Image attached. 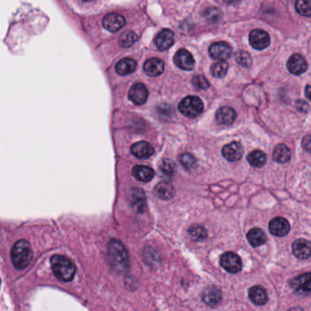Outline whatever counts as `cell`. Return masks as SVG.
I'll return each instance as SVG.
<instances>
[{
	"mask_svg": "<svg viewBox=\"0 0 311 311\" xmlns=\"http://www.w3.org/2000/svg\"><path fill=\"white\" fill-rule=\"evenodd\" d=\"M108 257L110 264L114 271L123 274L128 270L130 267L128 253L124 244L117 239H112L108 245Z\"/></svg>",
	"mask_w": 311,
	"mask_h": 311,
	"instance_id": "obj_1",
	"label": "cell"
},
{
	"mask_svg": "<svg viewBox=\"0 0 311 311\" xmlns=\"http://www.w3.org/2000/svg\"><path fill=\"white\" fill-rule=\"evenodd\" d=\"M33 257V252L30 243L20 239L11 249V260L17 269H24L28 267Z\"/></svg>",
	"mask_w": 311,
	"mask_h": 311,
	"instance_id": "obj_2",
	"label": "cell"
},
{
	"mask_svg": "<svg viewBox=\"0 0 311 311\" xmlns=\"http://www.w3.org/2000/svg\"><path fill=\"white\" fill-rule=\"evenodd\" d=\"M55 276L65 282L71 281L76 273V267L70 259L64 256L55 255L50 259Z\"/></svg>",
	"mask_w": 311,
	"mask_h": 311,
	"instance_id": "obj_3",
	"label": "cell"
},
{
	"mask_svg": "<svg viewBox=\"0 0 311 311\" xmlns=\"http://www.w3.org/2000/svg\"><path fill=\"white\" fill-rule=\"evenodd\" d=\"M178 109L181 114L189 118H196L202 114L203 103L196 96H188L179 103Z\"/></svg>",
	"mask_w": 311,
	"mask_h": 311,
	"instance_id": "obj_4",
	"label": "cell"
},
{
	"mask_svg": "<svg viewBox=\"0 0 311 311\" xmlns=\"http://www.w3.org/2000/svg\"><path fill=\"white\" fill-rule=\"evenodd\" d=\"M221 267L231 274H237L242 269V260L236 253L227 252L220 259Z\"/></svg>",
	"mask_w": 311,
	"mask_h": 311,
	"instance_id": "obj_5",
	"label": "cell"
},
{
	"mask_svg": "<svg viewBox=\"0 0 311 311\" xmlns=\"http://www.w3.org/2000/svg\"><path fill=\"white\" fill-rule=\"evenodd\" d=\"M249 42L255 50H265L270 44V37L265 30H254L249 35Z\"/></svg>",
	"mask_w": 311,
	"mask_h": 311,
	"instance_id": "obj_6",
	"label": "cell"
},
{
	"mask_svg": "<svg viewBox=\"0 0 311 311\" xmlns=\"http://www.w3.org/2000/svg\"><path fill=\"white\" fill-rule=\"evenodd\" d=\"M232 53V49L230 45L227 42H216L213 43L209 48V54L211 58L220 61H224L228 59Z\"/></svg>",
	"mask_w": 311,
	"mask_h": 311,
	"instance_id": "obj_7",
	"label": "cell"
},
{
	"mask_svg": "<svg viewBox=\"0 0 311 311\" xmlns=\"http://www.w3.org/2000/svg\"><path fill=\"white\" fill-rule=\"evenodd\" d=\"M291 287L294 291L299 295H309L311 290L310 273H306L294 278L291 281Z\"/></svg>",
	"mask_w": 311,
	"mask_h": 311,
	"instance_id": "obj_8",
	"label": "cell"
},
{
	"mask_svg": "<svg viewBox=\"0 0 311 311\" xmlns=\"http://www.w3.org/2000/svg\"><path fill=\"white\" fill-rule=\"evenodd\" d=\"M174 64L179 67L180 69H184V70H191L194 68L195 61L193 59L192 54L184 49H181L178 50L177 52L174 55L173 58Z\"/></svg>",
	"mask_w": 311,
	"mask_h": 311,
	"instance_id": "obj_9",
	"label": "cell"
},
{
	"mask_svg": "<svg viewBox=\"0 0 311 311\" xmlns=\"http://www.w3.org/2000/svg\"><path fill=\"white\" fill-rule=\"evenodd\" d=\"M148 89L143 83H135L129 90V99L136 105L145 103L148 99Z\"/></svg>",
	"mask_w": 311,
	"mask_h": 311,
	"instance_id": "obj_10",
	"label": "cell"
},
{
	"mask_svg": "<svg viewBox=\"0 0 311 311\" xmlns=\"http://www.w3.org/2000/svg\"><path fill=\"white\" fill-rule=\"evenodd\" d=\"M102 25L105 30H109L111 32H117L125 25V19L124 16L120 15L118 13H110L104 17Z\"/></svg>",
	"mask_w": 311,
	"mask_h": 311,
	"instance_id": "obj_11",
	"label": "cell"
},
{
	"mask_svg": "<svg viewBox=\"0 0 311 311\" xmlns=\"http://www.w3.org/2000/svg\"><path fill=\"white\" fill-rule=\"evenodd\" d=\"M269 231L276 237H284L289 232L290 225L286 218H275L269 222Z\"/></svg>",
	"mask_w": 311,
	"mask_h": 311,
	"instance_id": "obj_12",
	"label": "cell"
},
{
	"mask_svg": "<svg viewBox=\"0 0 311 311\" xmlns=\"http://www.w3.org/2000/svg\"><path fill=\"white\" fill-rule=\"evenodd\" d=\"M243 153L242 145L237 142L228 143L222 149L223 156L229 162H237L240 160L242 158Z\"/></svg>",
	"mask_w": 311,
	"mask_h": 311,
	"instance_id": "obj_13",
	"label": "cell"
},
{
	"mask_svg": "<svg viewBox=\"0 0 311 311\" xmlns=\"http://www.w3.org/2000/svg\"><path fill=\"white\" fill-rule=\"evenodd\" d=\"M202 301L210 306H217L222 300V293L217 286H208L202 294Z\"/></svg>",
	"mask_w": 311,
	"mask_h": 311,
	"instance_id": "obj_14",
	"label": "cell"
},
{
	"mask_svg": "<svg viewBox=\"0 0 311 311\" xmlns=\"http://www.w3.org/2000/svg\"><path fill=\"white\" fill-rule=\"evenodd\" d=\"M154 42H155L156 48L159 50L163 51V50H168L173 46V42H174V34L172 30L165 29V30H162L156 36Z\"/></svg>",
	"mask_w": 311,
	"mask_h": 311,
	"instance_id": "obj_15",
	"label": "cell"
},
{
	"mask_svg": "<svg viewBox=\"0 0 311 311\" xmlns=\"http://www.w3.org/2000/svg\"><path fill=\"white\" fill-rule=\"evenodd\" d=\"M287 69L291 72L292 74L300 75L304 73L307 69V63L306 59L301 55H292L290 59L287 61Z\"/></svg>",
	"mask_w": 311,
	"mask_h": 311,
	"instance_id": "obj_16",
	"label": "cell"
},
{
	"mask_svg": "<svg viewBox=\"0 0 311 311\" xmlns=\"http://www.w3.org/2000/svg\"><path fill=\"white\" fill-rule=\"evenodd\" d=\"M292 251L294 256L298 259L306 260L310 257V243L303 238L297 239L292 245Z\"/></svg>",
	"mask_w": 311,
	"mask_h": 311,
	"instance_id": "obj_17",
	"label": "cell"
},
{
	"mask_svg": "<svg viewBox=\"0 0 311 311\" xmlns=\"http://www.w3.org/2000/svg\"><path fill=\"white\" fill-rule=\"evenodd\" d=\"M143 70L148 76L156 77L163 73L164 70V62L158 58L147 59L143 65Z\"/></svg>",
	"mask_w": 311,
	"mask_h": 311,
	"instance_id": "obj_18",
	"label": "cell"
},
{
	"mask_svg": "<svg viewBox=\"0 0 311 311\" xmlns=\"http://www.w3.org/2000/svg\"><path fill=\"white\" fill-rule=\"evenodd\" d=\"M131 153H133L135 157L139 159H147L151 157L154 153L153 146L147 142H138L134 143L131 148Z\"/></svg>",
	"mask_w": 311,
	"mask_h": 311,
	"instance_id": "obj_19",
	"label": "cell"
},
{
	"mask_svg": "<svg viewBox=\"0 0 311 311\" xmlns=\"http://www.w3.org/2000/svg\"><path fill=\"white\" fill-rule=\"evenodd\" d=\"M131 203L136 212L143 213L146 209L145 193L140 188H134L131 192Z\"/></svg>",
	"mask_w": 311,
	"mask_h": 311,
	"instance_id": "obj_20",
	"label": "cell"
},
{
	"mask_svg": "<svg viewBox=\"0 0 311 311\" xmlns=\"http://www.w3.org/2000/svg\"><path fill=\"white\" fill-rule=\"evenodd\" d=\"M216 119L219 124L230 125L236 121L237 113L230 107H222L217 112Z\"/></svg>",
	"mask_w": 311,
	"mask_h": 311,
	"instance_id": "obj_21",
	"label": "cell"
},
{
	"mask_svg": "<svg viewBox=\"0 0 311 311\" xmlns=\"http://www.w3.org/2000/svg\"><path fill=\"white\" fill-rule=\"evenodd\" d=\"M248 296L250 300L256 305H265L268 300L266 289L261 286H254L249 289Z\"/></svg>",
	"mask_w": 311,
	"mask_h": 311,
	"instance_id": "obj_22",
	"label": "cell"
},
{
	"mask_svg": "<svg viewBox=\"0 0 311 311\" xmlns=\"http://www.w3.org/2000/svg\"><path fill=\"white\" fill-rule=\"evenodd\" d=\"M133 175L140 182L148 183L151 180H153L154 171L145 165H136L133 169Z\"/></svg>",
	"mask_w": 311,
	"mask_h": 311,
	"instance_id": "obj_23",
	"label": "cell"
},
{
	"mask_svg": "<svg viewBox=\"0 0 311 311\" xmlns=\"http://www.w3.org/2000/svg\"><path fill=\"white\" fill-rule=\"evenodd\" d=\"M247 240L253 247H260L267 241V236L260 228L256 227L247 233Z\"/></svg>",
	"mask_w": 311,
	"mask_h": 311,
	"instance_id": "obj_24",
	"label": "cell"
},
{
	"mask_svg": "<svg viewBox=\"0 0 311 311\" xmlns=\"http://www.w3.org/2000/svg\"><path fill=\"white\" fill-rule=\"evenodd\" d=\"M136 66H137V63L134 59L125 58V59H121L120 61H118V63L116 64V67H115V69H116L118 74L125 76V75L133 73L134 70L136 69Z\"/></svg>",
	"mask_w": 311,
	"mask_h": 311,
	"instance_id": "obj_25",
	"label": "cell"
},
{
	"mask_svg": "<svg viewBox=\"0 0 311 311\" xmlns=\"http://www.w3.org/2000/svg\"><path fill=\"white\" fill-rule=\"evenodd\" d=\"M291 158L290 150L285 144H278L273 152V159L278 163H286Z\"/></svg>",
	"mask_w": 311,
	"mask_h": 311,
	"instance_id": "obj_26",
	"label": "cell"
},
{
	"mask_svg": "<svg viewBox=\"0 0 311 311\" xmlns=\"http://www.w3.org/2000/svg\"><path fill=\"white\" fill-rule=\"evenodd\" d=\"M155 193L159 198L163 200H170L174 195V189L171 183L162 182L155 187Z\"/></svg>",
	"mask_w": 311,
	"mask_h": 311,
	"instance_id": "obj_27",
	"label": "cell"
},
{
	"mask_svg": "<svg viewBox=\"0 0 311 311\" xmlns=\"http://www.w3.org/2000/svg\"><path fill=\"white\" fill-rule=\"evenodd\" d=\"M247 161L254 167H262L267 162L266 154L259 150H255L247 155Z\"/></svg>",
	"mask_w": 311,
	"mask_h": 311,
	"instance_id": "obj_28",
	"label": "cell"
},
{
	"mask_svg": "<svg viewBox=\"0 0 311 311\" xmlns=\"http://www.w3.org/2000/svg\"><path fill=\"white\" fill-rule=\"evenodd\" d=\"M228 70V64L226 61H218L214 63L211 67V73L215 78L222 79L227 75Z\"/></svg>",
	"mask_w": 311,
	"mask_h": 311,
	"instance_id": "obj_29",
	"label": "cell"
},
{
	"mask_svg": "<svg viewBox=\"0 0 311 311\" xmlns=\"http://www.w3.org/2000/svg\"><path fill=\"white\" fill-rule=\"evenodd\" d=\"M138 40V36L134 33V31H126L122 34L119 43L124 48L132 47Z\"/></svg>",
	"mask_w": 311,
	"mask_h": 311,
	"instance_id": "obj_30",
	"label": "cell"
},
{
	"mask_svg": "<svg viewBox=\"0 0 311 311\" xmlns=\"http://www.w3.org/2000/svg\"><path fill=\"white\" fill-rule=\"evenodd\" d=\"M189 234L196 241L203 240L208 237L206 229L200 225H193L189 228Z\"/></svg>",
	"mask_w": 311,
	"mask_h": 311,
	"instance_id": "obj_31",
	"label": "cell"
},
{
	"mask_svg": "<svg viewBox=\"0 0 311 311\" xmlns=\"http://www.w3.org/2000/svg\"><path fill=\"white\" fill-rule=\"evenodd\" d=\"M236 61H237L238 64L242 67H246L248 68L250 67L252 64V58L251 56L249 55V53H247L244 50H239L236 53Z\"/></svg>",
	"mask_w": 311,
	"mask_h": 311,
	"instance_id": "obj_32",
	"label": "cell"
},
{
	"mask_svg": "<svg viewBox=\"0 0 311 311\" xmlns=\"http://www.w3.org/2000/svg\"><path fill=\"white\" fill-rule=\"evenodd\" d=\"M179 161L183 167L188 170H192L196 165V159L191 153H183L179 156Z\"/></svg>",
	"mask_w": 311,
	"mask_h": 311,
	"instance_id": "obj_33",
	"label": "cell"
},
{
	"mask_svg": "<svg viewBox=\"0 0 311 311\" xmlns=\"http://www.w3.org/2000/svg\"><path fill=\"white\" fill-rule=\"evenodd\" d=\"M296 10L298 14L309 17L311 14L310 2L305 0H298L296 2Z\"/></svg>",
	"mask_w": 311,
	"mask_h": 311,
	"instance_id": "obj_34",
	"label": "cell"
},
{
	"mask_svg": "<svg viewBox=\"0 0 311 311\" xmlns=\"http://www.w3.org/2000/svg\"><path fill=\"white\" fill-rule=\"evenodd\" d=\"M192 83H193V87L196 89H199V90L208 89V87L210 86L208 79H205L202 75L194 76L193 80H192Z\"/></svg>",
	"mask_w": 311,
	"mask_h": 311,
	"instance_id": "obj_35",
	"label": "cell"
},
{
	"mask_svg": "<svg viewBox=\"0 0 311 311\" xmlns=\"http://www.w3.org/2000/svg\"><path fill=\"white\" fill-rule=\"evenodd\" d=\"M203 17H204L209 22L214 23V22L218 21V19H219V17H220V12H219V10L215 9V8H210V9L204 10V12H203Z\"/></svg>",
	"mask_w": 311,
	"mask_h": 311,
	"instance_id": "obj_36",
	"label": "cell"
},
{
	"mask_svg": "<svg viewBox=\"0 0 311 311\" xmlns=\"http://www.w3.org/2000/svg\"><path fill=\"white\" fill-rule=\"evenodd\" d=\"M160 169L165 175L171 176L174 173L175 166H174V163H172L170 160H163L160 165Z\"/></svg>",
	"mask_w": 311,
	"mask_h": 311,
	"instance_id": "obj_37",
	"label": "cell"
},
{
	"mask_svg": "<svg viewBox=\"0 0 311 311\" xmlns=\"http://www.w3.org/2000/svg\"><path fill=\"white\" fill-rule=\"evenodd\" d=\"M296 107L298 111H300L302 113H307L309 110V105L305 100L298 99L296 101Z\"/></svg>",
	"mask_w": 311,
	"mask_h": 311,
	"instance_id": "obj_38",
	"label": "cell"
},
{
	"mask_svg": "<svg viewBox=\"0 0 311 311\" xmlns=\"http://www.w3.org/2000/svg\"><path fill=\"white\" fill-rule=\"evenodd\" d=\"M303 147H305L307 152L310 151V137L308 135L303 140Z\"/></svg>",
	"mask_w": 311,
	"mask_h": 311,
	"instance_id": "obj_39",
	"label": "cell"
},
{
	"mask_svg": "<svg viewBox=\"0 0 311 311\" xmlns=\"http://www.w3.org/2000/svg\"><path fill=\"white\" fill-rule=\"evenodd\" d=\"M309 90H310V86H309V85H307L306 88V96L307 99H310V96H309V95H310V94H309Z\"/></svg>",
	"mask_w": 311,
	"mask_h": 311,
	"instance_id": "obj_40",
	"label": "cell"
},
{
	"mask_svg": "<svg viewBox=\"0 0 311 311\" xmlns=\"http://www.w3.org/2000/svg\"><path fill=\"white\" fill-rule=\"evenodd\" d=\"M289 311H302L301 309H300V308H297V309H296V308H292V309H290V310Z\"/></svg>",
	"mask_w": 311,
	"mask_h": 311,
	"instance_id": "obj_41",
	"label": "cell"
}]
</instances>
